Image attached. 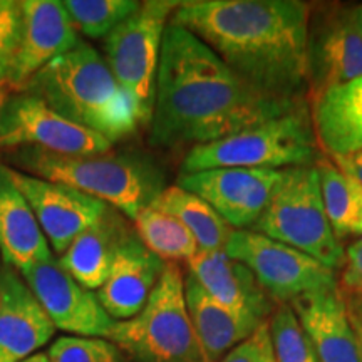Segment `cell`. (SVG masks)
<instances>
[{
	"label": "cell",
	"instance_id": "8fae6325",
	"mask_svg": "<svg viewBox=\"0 0 362 362\" xmlns=\"http://www.w3.org/2000/svg\"><path fill=\"white\" fill-rule=\"evenodd\" d=\"M0 148H37L56 155L88 156L110 153L112 144L66 119L42 99L16 93L0 107Z\"/></svg>",
	"mask_w": 362,
	"mask_h": 362
},
{
	"label": "cell",
	"instance_id": "277c9868",
	"mask_svg": "<svg viewBox=\"0 0 362 362\" xmlns=\"http://www.w3.org/2000/svg\"><path fill=\"white\" fill-rule=\"evenodd\" d=\"M11 161L27 175L98 198L128 220H134L165 189L160 171L136 156L110 153L66 156L37 148H19L13 149Z\"/></svg>",
	"mask_w": 362,
	"mask_h": 362
},
{
	"label": "cell",
	"instance_id": "e0dca14e",
	"mask_svg": "<svg viewBox=\"0 0 362 362\" xmlns=\"http://www.w3.org/2000/svg\"><path fill=\"white\" fill-rule=\"evenodd\" d=\"M165 267L133 232L117 250L106 282L96 291L99 304L111 319H133L146 305Z\"/></svg>",
	"mask_w": 362,
	"mask_h": 362
},
{
	"label": "cell",
	"instance_id": "7a4b0ae2",
	"mask_svg": "<svg viewBox=\"0 0 362 362\" xmlns=\"http://www.w3.org/2000/svg\"><path fill=\"white\" fill-rule=\"evenodd\" d=\"M300 0H187L171 22L197 35L257 93L307 104V25Z\"/></svg>",
	"mask_w": 362,
	"mask_h": 362
},
{
	"label": "cell",
	"instance_id": "cb8c5ba5",
	"mask_svg": "<svg viewBox=\"0 0 362 362\" xmlns=\"http://www.w3.org/2000/svg\"><path fill=\"white\" fill-rule=\"evenodd\" d=\"M149 206L178 218L197 240L202 252L225 250L233 228L203 198L178 185L165 188Z\"/></svg>",
	"mask_w": 362,
	"mask_h": 362
},
{
	"label": "cell",
	"instance_id": "ba28073f",
	"mask_svg": "<svg viewBox=\"0 0 362 362\" xmlns=\"http://www.w3.org/2000/svg\"><path fill=\"white\" fill-rule=\"evenodd\" d=\"M180 2L148 0L106 37V62L139 112L149 123L165 30Z\"/></svg>",
	"mask_w": 362,
	"mask_h": 362
},
{
	"label": "cell",
	"instance_id": "ffe728a7",
	"mask_svg": "<svg viewBox=\"0 0 362 362\" xmlns=\"http://www.w3.org/2000/svg\"><path fill=\"white\" fill-rule=\"evenodd\" d=\"M0 255L11 269L24 272L52 260L51 245L33 208L17 188L11 168L0 163Z\"/></svg>",
	"mask_w": 362,
	"mask_h": 362
},
{
	"label": "cell",
	"instance_id": "9a60e30c",
	"mask_svg": "<svg viewBox=\"0 0 362 362\" xmlns=\"http://www.w3.org/2000/svg\"><path fill=\"white\" fill-rule=\"evenodd\" d=\"M11 173L33 208L49 245L59 255L110 210L106 203L67 185L35 178L16 168H11Z\"/></svg>",
	"mask_w": 362,
	"mask_h": 362
},
{
	"label": "cell",
	"instance_id": "484cf974",
	"mask_svg": "<svg viewBox=\"0 0 362 362\" xmlns=\"http://www.w3.org/2000/svg\"><path fill=\"white\" fill-rule=\"evenodd\" d=\"M134 233L165 264L188 262L200 252L192 232L178 218L148 206L133 220Z\"/></svg>",
	"mask_w": 362,
	"mask_h": 362
},
{
	"label": "cell",
	"instance_id": "d4e9b609",
	"mask_svg": "<svg viewBox=\"0 0 362 362\" xmlns=\"http://www.w3.org/2000/svg\"><path fill=\"white\" fill-rule=\"evenodd\" d=\"M314 166L325 215L336 237H362V208L354 181L344 175L327 155L317 158Z\"/></svg>",
	"mask_w": 362,
	"mask_h": 362
},
{
	"label": "cell",
	"instance_id": "74e56055",
	"mask_svg": "<svg viewBox=\"0 0 362 362\" xmlns=\"http://www.w3.org/2000/svg\"><path fill=\"white\" fill-rule=\"evenodd\" d=\"M7 96H11V93H7L6 89L0 88V107H2V104H4V101H6V99H7Z\"/></svg>",
	"mask_w": 362,
	"mask_h": 362
},
{
	"label": "cell",
	"instance_id": "d6a6232c",
	"mask_svg": "<svg viewBox=\"0 0 362 362\" xmlns=\"http://www.w3.org/2000/svg\"><path fill=\"white\" fill-rule=\"evenodd\" d=\"M330 160L336 163V166L344 175L349 176L352 181H356L362 188V149L361 151L349 153V155L332 156Z\"/></svg>",
	"mask_w": 362,
	"mask_h": 362
},
{
	"label": "cell",
	"instance_id": "4316f807",
	"mask_svg": "<svg viewBox=\"0 0 362 362\" xmlns=\"http://www.w3.org/2000/svg\"><path fill=\"white\" fill-rule=\"evenodd\" d=\"M76 30L89 39L107 37L121 22L138 11L136 0H66Z\"/></svg>",
	"mask_w": 362,
	"mask_h": 362
},
{
	"label": "cell",
	"instance_id": "e575fe53",
	"mask_svg": "<svg viewBox=\"0 0 362 362\" xmlns=\"http://www.w3.org/2000/svg\"><path fill=\"white\" fill-rule=\"evenodd\" d=\"M352 21H354L357 33H359L362 37V4H359L357 7H352Z\"/></svg>",
	"mask_w": 362,
	"mask_h": 362
},
{
	"label": "cell",
	"instance_id": "7402d4cb",
	"mask_svg": "<svg viewBox=\"0 0 362 362\" xmlns=\"http://www.w3.org/2000/svg\"><path fill=\"white\" fill-rule=\"evenodd\" d=\"M124 218L123 214L110 206L96 225L74 238L57 264L83 287L99 291L110 275L117 250L133 233Z\"/></svg>",
	"mask_w": 362,
	"mask_h": 362
},
{
	"label": "cell",
	"instance_id": "9c48e42d",
	"mask_svg": "<svg viewBox=\"0 0 362 362\" xmlns=\"http://www.w3.org/2000/svg\"><path fill=\"white\" fill-rule=\"evenodd\" d=\"M225 253L250 269L275 305L337 288V275L329 267L253 230H233Z\"/></svg>",
	"mask_w": 362,
	"mask_h": 362
},
{
	"label": "cell",
	"instance_id": "7c38bea8",
	"mask_svg": "<svg viewBox=\"0 0 362 362\" xmlns=\"http://www.w3.org/2000/svg\"><path fill=\"white\" fill-rule=\"evenodd\" d=\"M21 275L54 327L72 336L110 339L116 320L99 304L96 292L76 282L56 260L40 262Z\"/></svg>",
	"mask_w": 362,
	"mask_h": 362
},
{
	"label": "cell",
	"instance_id": "8d00e7d4",
	"mask_svg": "<svg viewBox=\"0 0 362 362\" xmlns=\"http://www.w3.org/2000/svg\"><path fill=\"white\" fill-rule=\"evenodd\" d=\"M351 320H352V325H354V329H356V334H357V341H359V347H361V356H362V325L357 322V320H354L351 317Z\"/></svg>",
	"mask_w": 362,
	"mask_h": 362
},
{
	"label": "cell",
	"instance_id": "8992f818",
	"mask_svg": "<svg viewBox=\"0 0 362 362\" xmlns=\"http://www.w3.org/2000/svg\"><path fill=\"white\" fill-rule=\"evenodd\" d=\"M252 230L307 253L334 272L346 262V248L325 215L314 165L280 170L269 205Z\"/></svg>",
	"mask_w": 362,
	"mask_h": 362
},
{
	"label": "cell",
	"instance_id": "d6986e66",
	"mask_svg": "<svg viewBox=\"0 0 362 362\" xmlns=\"http://www.w3.org/2000/svg\"><path fill=\"white\" fill-rule=\"evenodd\" d=\"M188 274L197 279L208 296L228 309L248 312L262 320H269L275 309V302L250 269L226 255L225 250H200L188 262Z\"/></svg>",
	"mask_w": 362,
	"mask_h": 362
},
{
	"label": "cell",
	"instance_id": "f35d334b",
	"mask_svg": "<svg viewBox=\"0 0 362 362\" xmlns=\"http://www.w3.org/2000/svg\"><path fill=\"white\" fill-rule=\"evenodd\" d=\"M354 183H356V181H354ZM356 187H357V194H359V202H361V208H362V188L357 183H356Z\"/></svg>",
	"mask_w": 362,
	"mask_h": 362
},
{
	"label": "cell",
	"instance_id": "6da1fadb",
	"mask_svg": "<svg viewBox=\"0 0 362 362\" xmlns=\"http://www.w3.org/2000/svg\"><path fill=\"white\" fill-rule=\"evenodd\" d=\"M300 107L307 104L257 93L197 35L170 21L149 119L153 146L192 149Z\"/></svg>",
	"mask_w": 362,
	"mask_h": 362
},
{
	"label": "cell",
	"instance_id": "603a6c76",
	"mask_svg": "<svg viewBox=\"0 0 362 362\" xmlns=\"http://www.w3.org/2000/svg\"><path fill=\"white\" fill-rule=\"evenodd\" d=\"M310 117L320 151L341 156L362 149V76L325 90L310 101Z\"/></svg>",
	"mask_w": 362,
	"mask_h": 362
},
{
	"label": "cell",
	"instance_id": "3957f363",
	"mask_svg": "<svg viewBox=\"0 0 362 362\" xmlns=\"http://www.w3.org/2000/svg\"><path fill=\"white\" fill-rule=\"evenodd\" d=\"M22 93L42 99L72 123L94 131L111 144L133 134L139 112L99 51L81 42L54 59Z\"/></svg>",
	"mask_w": 362,
	"mask_h": 362
},
{
	"label": "cell",
	"instance_id": "5b68a950",
	"mask_svg": "<svg viewBox=\"0 0 362 362\" xmlns=\"http://www.w3.org/2000/svg\"><path fill=\"white\" fill-rule=\"evenodd\" d=\"M322 155L309 106L188 149L181 175L216 168L277 170L312 166Z\"/></svg>",
	"mask_w": 362,
	"mask_h": 362
},
{
	"label": "cell",
	"instance_id": "30bf717a",
	"mask_svg": "<svg viewBox=\"0 0 362 362\" xmlns=\"http://www.w3.org/2000/svg\"><path fill=\"white\" fill-rule=\"evenodd\" d=\"M309 101L325 90L362 76V37L352 21V7L339 2L310 4L307 25Z\"/></svg>",
	"mask_w": 362,
	"mask_h": 362
},
{
	"label": "cell",
	"instance_id": "44dd1931",
	"mask_svg": "<svg viewBox=\"0 0 362 362\" xmlns=\"http://www.w3.org/2000/svg\"><path fill=\"white\" fill-rule=\"evenodd\" d=\"M185 300L205 362H220L226 352L250 337L265 322L248 312L218 304L203 291L192 274L185 275Z\"/></svg>",
	"mask_w": 362,
	"mask_h": 362
},
{
	"label": "cell",
	"instance_id": "83f0119b",
	"mask_svg": "<svg viewBox=\"0 0 362 362\" xmlns=\"http://www.w3.org/2000/svg\"><path fill=\"white\" fill-rule=\"evenodd\" d=\"M269 325L277 362H320L291 304L275 305Z\"/></svg>",
	"mask_w": 362,
	"mask_h": 362
},
{
	"label": "cell",
	"instance_id": "2e32d148",
	"mask_svg": "<svg viewBox=\"0 0 362 362\" xmlns=\"http://www.w3.org/2000/svg\"><path fill=\"white\" fill-rule=\"evenodd\" d=\"M56 327L11 267L0 269V362H22L51 341Z\"/></svg>",
	"mask_w": 362,
	"mask_h": 362
},
{
	"label": "cell",
	"instance_id": "4dcf8cb0",
	"mask_svg": "<svg viewBox=\"0 0 362 362\" xmlns=\"http://www.w3.org/2000/svg\"><path fill=\"white\" fill-rule=\"evenodd\" d=\"M220 362H277L269 320H265L250 337L235 346L221 357Z\"/></svg>",
	"mask_w": 362,
	"mask_h": 362
},
{
	"label": "cell",
	"instance_id": "52a82bcc",
	"mask_svg": "<svg viewBox=\"0 0 362 362\" xmlns=\"http://www.w3.org/2000/svg\"><path fill=\"white\" fill-rule=\"evenodd\" d=\"M110 341L134 362H205L178 264H166L143 310L133 319L116 320Z\"/></svg>",
	"mask_w": 362,
	"mask_h": 362
},
{
	"label": "cell",
	"instance_id": "d590c367",
	"mask_svg": "<svg viewBox=\"0 0 362 362\" xmlns=\"http://www.w3.org/2000/svg\"><path fill=\"white\" fill-rule=\"evenodd\" d=\"M22 362H51V361H49L47 354H42V352H37V354L27 357V359L22 361Z\"/></svg>",
	"mask_w": 362,
	"mask_h": 362
},
{
	"label": "cell",
	"instance_id": "1f68e13d",
	"mask_svg": "<svg viewBox=\"0 0 362 362\" xmlns=\"http://www.w3.org/2000/svg\"><path fill=\"white\" fill-rule=\"evenodd\" d=\"M337 287L344 297L362 293V237L346 248V262L337 277Z\"/></svg>",
	"mask_w": 362,
	"mask_h": 362
},
{
	"label": "cell",
	"instance_id": "4fadbf2b",
	"mask_svg": "<svg viewBox=\"0 0 362 362\" xmlns=\"http://www.w3.org/2000/svg\"><path fill=\"white\" fill-rule=\"evenodd\" d=\"M279 178L280 170L216 168L180 175L178 187L203 198L233 230H252Z\"/></svg>",
	"mask_w": 362,
	"mask_h": 362
},
{
	"label": "cell",
	"instance_id": "ac0fdd59",
	"mask_svg": "<svg viewBox=\"0 0 362 362\" xmlns=\"http://www.w3.org/2000/svg\"><path fill=\"white\" fill-rule=\"evenodd\" d=\"M291 307L314 344L320 362H362L346 298L337 288L307 293Z\"/></svg>",
	"mask_w": 362,
	"mask_h": 362
},
{
	"label": "cell",
	"instance_id": "5bb4252c",
	"mask_svg": "<svg viewBox=\"0 0 362 362\" xmlns=\"http://www.w3.org/2000/svg\"><path fill=\"white\" fill-rule=\"evenodd\" d=\"M21 42L13 57L6 89L22 93L30 79L81 44L64 4L57 0H22Z\"/></svg>",
	"mask_w": 362,
	"mask_h": 362
},
{
	"label": "cell",
	"instance_id": "836d02e7",
	"mask_svg": "<svg viewBox=\"0 0 362 362\" xmlns=\"http://www.w3.org/2000/svg\"><path fill=\"white\" fill-rule=\"evenodd\" d=\"M346 298L347 309H349V314L354 320H357L362 325V293L359 296H351V297H344Z\"/></svg>",
	"mask_w": 362,
	"mask_h": 362
},
{
	"label": "cell",
	"instance_id": "f1b7e54d",
	"mask_svg": "<svg viewBox=\"0 0 362 362\" xmlns=\"http://www.w3.org/2000/svg\"><path fill=\"white\" fill-rule=\"evenodd\" d=\"M47 357L51 362H126L124 352L103 337H59L49 347Z\"/></svg>",
	"mask_w": 362,
	"mask_h": 362
},
{
	"label": "cell",
	"instance_id": "f546056e",
	"mask_svg": "<svg viewBox=\"0 0 362 362\" xmlns=\"http://www.w3.org/2000/svg\"><path fill=\"white\" fill-rule=\"evenodd\" d=\"M21 4L16 0H0V88L4 89L21 42Z\"/></svg>",
	"mask_w": 362,
	"mask_h": 362
}]
</instances>
